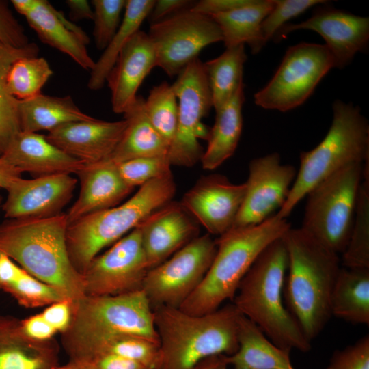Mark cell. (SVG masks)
<instances>
[{
    "label": "cell",
    "mask_w": 369,
    "mask_h": 369,
    "mask_svg": "<svg viewBox=\"0 0 369 369\" xmlns=\"http://www.w3.org/2000/svg\"><path fill=\"white\" fill-rule=\"evenodd\" d=\"M282 238L288 258L286 306L312 342L332 316L331 297L340 260L301 228H290Z\"/></svg>",
    "instance_id": "1"
},
{
    "label": "cell",
    "mask_w": 369,
    "mask_h": 369,
    "mask_svg": "<svg viewBox=\"0 0 369 369\" xmlns=\"http://www.w3.org/2000/svg\"><path fill=\"white\" fill-rule=\"evenodd\" d=\"M153 311L159 345L154 369H197L209 357L230 356L238 349L242 314L233 303L203 315L169 306Z\"/></svg>",
    "instance_id": "2"
},
{
    "label": "cell",
    "mask_w": 369,
    "mask_h": 369,
    "mask_svg": "<svg viewBox=\"0 0 369 369\" xmlns=\"http://www.w3.org/2000/svg\"><path fill=\"white\" fill-rule=\"evenodd\" d=\"M66 214L8 219L0 224V251L41 282L74 302L85 297L82 274L72 264L66 246Z\"/></svg>",
    "instance_id": "3"
},
{
    "label": "cell",
    "mask_w": 369,
    "mask_h": 369,
    "mask_svg": "<svg viewBox=\"0 0 369 369\" xmlns=\"http://www.w3.org/2000/svg\"><path fill=\"white\" fill-rule=\"evenodd\" d=\"M288 252L282 237L270 243L241 280L232 303L275 344L307 352L311 342L284 303Z\"/></svg>",
    "instance_id": "4"
},
{
    "label": "cell",
    "mask_w": 369,
    "mask_h": 369,
    "mask_svg": "<svg viewBox=\"0 0 369 369\" xmlns=\"http://www.w3.org/2000/svg\"><path fill=\"white\" fill-rule=\"evenodd\" d=\"M291 228L286 219L272 215L261 223L232 229L215 240L217 251L203 280L179 308L203 315L233 301L239 284L260 253Z\"/></svg>",
    "instance_id": "5"
},
{
    "label": "cell",
    "mask_w": 369,
    "mask_h": 369,
    "mask_svg": "<svg viewBox=\"0 0 369 369\" xmlns=\"http://www.w3.org/2000/svg\"><path fill=\"white\" fill-rule=\"evenodd\" d=\"M333 119L324 139L300 153V165L283 206L276 213L286 219L320 182L342 168L369 160V124L358 106L336 100Z\"/></svg>",
    "instance_id": "6"
},
{
    "label": "cell",
    "mask_w": 369,
    "mask_h": 369,
    "mask_svg": "<svg viewBox=\"0 0 369 369\" xmlns=\"http://www.w3.org/2000/svg\"><path fill=\"white\" fill-rule=\"evenodd\" d=\"M176 184L172 174L152 180L121 205L94 213L69 224L66 246L70 262L83 274L105 247L116 243L149 215L172 200Z\"/></svg>",
    "instance_id": "7"
},
{
    "label": "cell",
    "mask_w": 369,
    "mask_h": 369,
    "mask_svg": "<svg viewBox=\"0 0 369 369\" xmlns=\"http://www.w3.org/2000/svg\"><path fill=\"white\" fill-rule=\"evenodd\" d=\"M364 165L353 163L342 168L307 194L301 228L337 254L344 252L349 241Z\"/></svg>",
    "instance_id": "8"
},
{
    "label": "cell",
    "mask_w": 369,
    "mask_h": 369,
    "mask_svg": "<svg viewBox=\"0 0 369 369\" xmlns=\"http://www.w3.org/2000/svg\"><path fill=\"white\" fill-rule=\"evenodd\" d=\"M136 335L159 342L153 309L143 290L85 296L74 302L68 336Z\"/></svg>",
    "instance_id": "9"
},
{
    "label": "cell",
    "mask_w": 369,
    "mask_h": 369,
    "mask_svg": "<svg viewBox=\"0 0 369 369\" xmlns=\"http://www.w3.org/2000/svg\"><path fill=\"white\" fill-rule=\"evenodd\" d=\"M333 68V59L325 44L301 42L290 46L272 79L254 94V102L281 112L295 109Z\"/></svg>",
    "instance_id": "10"
},
{
    "label": "cell",
    "mask_w": 369,
    "mask_h": 369,
    "mask_svg": "<svg viewBox=\"0 0 369 369\" xmlns=\"http://www.w3.org/2000/svg\"><path fill=\"white\" fill-rule=\"evenodd\" d=\"M178 100V113L168 159L172 165L191 167L201 161L204 149L199 139L208 140L210 128L202 120L213 107L203 62L197 58L184 67L172 85Z\"/></svg>",
    "instance_id": "11"
},
{
    "label": "cell",
    "mask_w": 369,
    "mask_h": 369,
    "mask_svg": "<svg viewBox=\"0 0 369 369\" xmlns=\"http://www.w3.org/2000/svg\"><path fill=\"white\" fill-rule=\"evenodd\" d=\"M216 251V241L206 234L149 269L142 290L152 309L159 306L179 308L203 280Z\"/></svg>",
    "instance_id": "12"
},
{
    "label": "cell",
    "mask_w": 369,
    "mask_h": 369,
    "mask_svg": "<svg viewBox=\"0 0 369 369\" xmlns=\"http://www.w3.org/2000/svg\"><path fill=\"white\" fill-rule=\"evenodd\" d=\"M147 33L155 49L156 67L169 77L177 76L207 46L223 42L213 18L191 8L150 24Z\"/></svg>",
    "instance_id": "13"
},
{
    "label": "cell",
    "mask_w": 369,
    "mask_h": 369,
    "mask_svg": "<svg viewBox=\"0 0 369 369\" xmlns=\"http://www.w3.org/2000/svg\"><path fill=\"white\" fill-rule=\"evenodd\" d=\"M148 270L136 227L88 264L82 274L85 296L117 295L142 290Z\"/></svg>",
    "instance_id": "14"
},
{
    "label": "cell",
    "mask_w": 369,
    "mask_h": 369,
    "mask_svg": "<svg viewBox=\"0 0 369 369\" xmlns=\"http://www.w3.org/2000/svg\"><path fill=\"white\" fill-rule=\"evenodd\" d=\"M297 171L273 152L251 160L243 203L230 230L257 226L284 204Z\"/></svg>",
    "instance_id": "15"
},
{
    "label": "cell",
    "mask_w": 369,
    "mask_h": 369,
    "mask_svg": "<svg viewBox=\"0 0 369 369\" xmlns=\"http://www.w3.org/2000/svg\"><path fill=\"white\" fill-rule=\"evenodd\" d=\"M317 5L306 20L286 24L274 38L277 40L297 30H311L325 41L336 68H344L355 55L366 52L369 43V18L327 5Z\"/></svg>",
    "instance_id": "16"
},
{
    "label": "cell",
    "mask_w": 369,
    "mask_h": 369,
    "mask_svg": "<svg viewBox=\"0 0 369 369\" xmlns=\"http://www.w3.org/2000/svg\"><path fill=\"white\" fill-rule=\"evenodd\" d=\"M245 183L233 184L224 176H204L180 203L208 234L219 236L232 226L243 201Z\"/></svg>",
    "instance_id": "17"
},
{
    "label": "cell",
    "mask_w": 369,
    "mask_h": 369,
    "mask_svg": "<svg viewBox=\"0 0 369 369\" xmlns=\"http://www.w3.org/2000/svg\"><path fill=\"white\" fill-rule=\"evenodd\" d=\"M77 180L59 174L16 180L7 189L1 205L5 217L44 218L59 215L73 195Z\"/></svg>",
    "instance_id": "18"
},
{
    "label": "cell",
    "mask_w": 369,
    "mask_h": 369,
    "mask_svg": "<svg viewBox=\"0 0 369 369\" xmlns=\"http://www.w3.org/2000/svg\"><path fill=\"white\" fill-rule=\"evenodd\" d=\"M149 269L160 264L198 236V223L182 204L172 200L137 226Z\"/></svg>",
    "instance_id": "19"
},
{
    "label": "cell",
    "mask_w": 369,
    "mask_h": 369,
    "mask_svg": "<svg viewBox=\"0 0 369 369\" xmlns=\"http://www.w3.org/2000/svg\"><path fill=\"white\" fill-rule=\"evenodd\" d=\"M40 40L70 57L82 68L92 70L95 62L88 54L90 38L79 26L67 19L46 0H12Z\"/></svg>",
    "instance_id": "20"
},
{
    "label": "cell",
    "mask_w": 369,
    "mask_h": 369,
    "mask_svg": "<svg viewBox=\"0 0 369 369\" xmlns=\"http://www.w3.org/2000/svg\"><path fill=\"white\" fill-rule=\"evenodd\" d=\"M126 121L107 122L94 118L62 124L49 131L46 139L84 164L108 159L120 141Z\"/></svg>",
    "instance_id": "21"
},
{
    "label": "cell",
    "mask_w": 369,
    "mask_h": 369,
    "mask_svg": "<svg viewBox=\"0 0 369 369\" xmlns=\"http://www.w3.org/2000/svg\"><path fill=\"white\" fill-rule=\"evenodd\" d=\"M154 67V45L148 33L139 30L120 51L106 78L114 113H124L135 102L139 87Z\"/></svg>",
    "instance_id": "22"
},
{
    "label": "cell",
    "mask_w": 369,
    "mask_h": 369,
    "mask_svg": "<svg viewBox=\"0 0 369 369\" xmlns=\"http://www.w3.org/2000/svg\"><path fill=\"white\" fill-rule=\"evenodd\" d=\"M75 174L81 189L66 214L68 225L87 215L117 206L133 190L122 178L117 164L109 159L85 164Z\"/></svg>",
    "instance_id": "23"
},
{
    "label": "cell",
    "mask_w": 369,
    "mask_h": 369,
    "mask_svg": "<svg viewBox=\"0 0 369 369\" xmlns=\"http://www.w3.org/2000/svg\"><path fill=\"white\" fill-rule=\"evenodd\" d=\"M1 156L21 173L27 172L36 177L76 174L85 165L37 133L20 131Z\"/></svg>",
    "instance_id": "24"
},
{
    "label": "cell",
    "mask_w": 369,
    "mask_h": 369,
    "mask_svg": "<svg viewBox=\"0 0 369 369\" xmlns=\"http://www.w3.org/2000/svg\"><path fill=\"white\" fill-rule=\"evenodd\" d=\"M58 365L55 339L31 340L21 332L19 320L0 316V369H55Z\"/></svg>",
    "instance_id": "25"
},
{
    "label": "cell",
    "mask_w": 369,
    "mask_h": 369,
    "mask_svg": "<svg viewBox=\"0 0 369 369\" xmlns=\"http://www.w3.org/2000/svg\"><path fill=\"white\" fill-rule=\"evenodd\" d=\"M69 359L97 353L118 355L154 369L159 358V342L131 334L95 336L62 335Z\"/></svg>",
    "instance_id": "26"
},
{
    "label": "cell",
    "mask_w": 369,
    "mask_h": 369,
    "mask_svg": "<svg viewBox=\"0 0 369 369\" xmlns=\"http://www.w3.org/2000/svg\"><path fill=\"white\" fill-rule=\"evenodd\" d=\"M144 98L137 96L123 113L126 126L115 150L108 158L115 163L127 160L167 156L169 144L149 121L144 108Z\"/></svg>",
    "instance_id": "27"
},
{
    "label": "cell",
    "mask_w": 369,
    "mask_h": 369,
    "mask_svg": "<svg viewBox=\"0 0 369 369\" xmlns=\"http://www.w3.org/2000/svg\"><path fill=\"white\" fill-rule=\"evenodd\" d=\"M237 351L228 356L234 369H295L290 351L273 343L252 321L241 315Z\"/></svg>",
    "instance_id": "28"
},
{
    "label": "cell",
    "mask_w": 369,
    "mask_h": 369,
    "mask_svg": "<svg viewBox=\"0 0 369 369\" xmlns=\"http://www.w3.org/2000/svg\"><path fill=\"white\" fill-rule=\"evenodd\" d=\"M244 101L243 84L223 106L215 111V123L200 161L203 169L213 170L234 153L242 132Z\"/></svg>",
    "instance_id": "29"
},
{
    "label": "cell",
    "mask_w": 369,
    "mask_h": 369,
    "mask_svg": "<svg viewBox=\"0 0 369 369\" xmlns=\"http://www.w3.org/2000/svg\"><path fill=\"white\" fill-rule=\"evenodd\" d=\"M20 131H50L70 122L90 121L95 118L79 109L70 96H53L40 94L33 98L18 100Z\"/></svg>",
    "instance_id": "30"
},
{
    "label": "cell",
    "mask_w": 369,
    "mask_h": 369,
    "mask_svg": "<svg viewBox=\"0 0 369 369\" xmlns=\"http://www.w3.org/2000/svg\"><path fill=\"white\" fill-rule=\"evenodd\" d=\"M273 5V0H252L238 9L210 16L220 27L226 48L247 44L256 54L265 46L261 25Z\"/></svg>",
    "instance_id": "31"
},
{
    "label": "cell",
    "mask_w": 369,
    "mask_h": 369,
    "mask_svg": "<svg viewBox=\"0 0 369 369\" xmlns=\"http://www.w3.org/2000/svg\"><path fill=\"white\" fill-rule=\"evenodd\" d=\"M332 316L354 324L369 323V269L341 266L331 297Z\"/></svg>",
    "instance_id": "32"
},
{
    "label": "cell",
    "mask_w": 369,
    "mask_h": 369,
    "mask_svg": "<svg viewBox=\"0 0 369 369\" xmlns=\"http://www.w3.org/2000/svg\"><path fill=\"white\" fill-rule=\"evenodd\" d=\"M0 290L27 308L47 306L68 299L55 287L38 279L0 251Z\"/></svg>",
    "instance_id": "33"
},
{
    "label": "cell",
    "mask_w": 369,
    "mask_h": 369,
    "mask_svg": "<svg viewBox=\"0 0 369 369\" xmlns=\"http://www.w3.org/2000/svg\"><path fill=\"white\" fill-rule=\"evenodd\" d=\"M154 0H126L123 18L113 37L94 68L90 71L87 87L91 90L101 89L107 76L118 55L129 40L139 31L144 20L148 18Z\"/></svg>",
    "instance_id": "34"
},
{
    "label": "cell",
    "mask_w": 369,
    "mask_h": 369,
    "mask_svg": "<svg viewBox=\"0 0 369 369\" xmlns=\"http://www.w3.org/2000/svg\"><path fill=\"white\" fill-rule=\"evenodd\" d=\"M246 60L245 45L241 44L226 48L219 56L203 63L215 111L223 106L243 84Z\"/></svg>",
    "instance_id": "35"
},
{
    "label": "cell",
    "mask_w": 369,
    "mask_h": 369,
    "mask_svg": "<svg viewBox=\"0 0 369 369\" xmlns=\"http://www.w3.org/2000/svg\"><path fill=\"white\" fill-rule=\"evenodd\" d=\"M39 48L34 42L14 47L0 41V152L2 153L20 131L18 102L7 90L6 78L13 63L24 57L38 56Z\"/></svg>",
    "instance_id": "36"
},
{
    "label": "cell",
    "mask_w": 369,
    "mask_h": 369,
    "mask_svg": "<svg viewBox=\"0 0 369 369\" xmlns=\"http://www.w3.org/2000/svg\"><path fill=\"white\" fill-rule=\"evenodd\" d=\"M342 266L369 269V174H364L359 188L348 245L342 254Z\"/></svg>",
    "instance_id": "37"
},
{
    "label": "cell",
    "mask_w": 369,
    "mask_h": 369,
    "mask_svg": "<svg viewBox=\"0 0 369 369\" xmlns=\"http://www.w3.org/2000/svg\"><path fill=\"white\" fill-rule=\"evenodd\" d=\"M53 74L48 62L44 57L29 56L16 60L6 78L9 94L18 100L33 98Z\"/></svg>",
    "instance_id": "38"
},
{
    "label": "cell",
    "mask_w": 369,
    "mask_h": 369,
    "mask_svg": "<svg viewBox=\"0 0 369 369\" xmlns=\"http://www.w3.org/2000/svg\"><path fill=\"white\" fill-rule=\"evenodd\" d=\"M144 108L151 124L169 146L178 113V100L172 85L163 81L154 86L144 100Z\"/></svg>",
    "instance_id": "39"
},
{
    "label": "cell",
    "mask_w": 369,
    "mask_h": 369,
    "mask_svg": "<svg viewBox=\"0 0 369 369\" xmlns=\"http://www.w3.org/2000/svg\"><path fill=\"white\" fill-rule=\"evenodd\" d=\"M116 164L123 180L133 189L172 174L167 156L136 158Z\"/></svg>",
    "instance_id": "40"
},
{
    "label": "cell",
    "mask_w": 369,
    "mask_h": 369,
    "mask_svg": "<svg viewBox=\"0 0 369 369\" xmlns=\"http://www.w3.org/2000/svg\"><path fill=\"white\" fill-rule=\"evenodd\" d=\"M93 36L97 49L104 50L122 21L126 0H93Z\"/></svg>",
    "instance_id": "41"
},
{
    "label": "cell",
    "mask_w": 369,
    "mask_h": 369,
    "mask_svg": "<svg viewBox=\"0 0 369 369\" xmlns=\"http://www.w3.org/2000/svg\"><path fill=\"white\" fill-rule=\"evenodd\" d=\"M327 3L324 0H273V5L263 20L261 33L264 44L273 39L287 22L318 5Z\"/></svg>",
    "instance_id": "42"
},
{
    "label": "cell",
    "mask_w": 369,
    "mask_h": 369,
    "mask_svg": "<svg viewBox=\"0 0 369 369\" xmlns=\"http://www.w3.org/2000/svg\"><path fill=\"white\" fill-rule=\"evenodd\" d=\"M327 369H369V336L335 351Z\"/></svg>",
    "instance_id": "43"
},
{
    "label": "cell",
    "mask_w": 369,
    "mask_h": 369,
    "mask_svg": "<svg viewBox=\"0 0 369 369\" xmlns=\"http://www.w3.org/2000/svg\"><path fill=\"white\" fill-rule=\"evenodd\" d=\"M0 41L14 47H23L30 42L9 3L4 0H0Z\"/></svg>",
    "instance_id": "44"
},
{
    "label": "cell",
    "mask_w": 369,
    "mask_h": 369,
    "mask_svg": "<svg viewBox=\"0 0 369 369\" xmlns=\"http://www.w3.org/2000/svg\"><path fill=\"white\" fill-rule=\"evenodd\" d=\"M73 305L72 300L64 299L46 306L40 314L57 333L63 334L71 325Z\"/></svg>",
    "instance_id": "45"
},
{
    "label": "cell",
    "mask_w": 369,
    "mask_h": 369,
    "mask_svg": "<svg viewBox=\"0 0 369 369\" xmlns=\"http://www.w3.org/2000/svg\"><path fill=\"white\" fill-rule=\"evenodd\" d=\"M89 369H150L133 360L108 353H97L76 359Z\"/></svg>",
    "instance_id": "46"
},
{
    "label": "cell",
    "mask_w": 369,
    "mask_h": 369,
    "mask_svg": "<svg viewBox=\"0 0 369 369\" xmlns=\"http://www.w3.org/2000/svg\"><path fill=\"white\" fill-rule=\"evenodd\" d=\"M19 327L25 336L38 342L53 340L54 336L57 333L40 313L19 320Z\"/></svg>",
    "instance_id": "47"
},
{
    "label": "cell",
    "mask_w": 369,
    "mask_h": 369,
    "mask_svg": "<svg viewBox=\"0 0 369 369\" xmlns=\"http://www.w3.org/2000/svg\"><path fill=\"white\" fill-rule=\"evenodd\" d=\"M195 1L189 0H157L148 16L151 24L169 18L181 11L191 8Z\"/></svg>",
    "instance_id": "48"
},
{
    "label": "cell",
    "mask_w": 369,
    "mask_h": 369,
    "mask_svg": "<svg viewBox=\"0 0 369 369\" xmlns=\"http://www.w3.org/2000/svg\"><path fill=\"white\" fill-rule=\"evenodd\" d=\"M252 0H201L195 1L193 11L212 16L226 13L249 3Z\"/></svg>",
    "instance_id": "49"
},
{
    "label": "cell",
    "mask_w": 369,
    "mask_h": 369,
    "mask_svg": "<svg viewBox=\"0 0 369 369\" xmlns=\"http://www.w3.org/2000/svg\"><path fill=\"white\" fill-rule=\"evenodd\" d=\"M66 3L70 9V20H79L83 19H93V9L91 8L90 3L87 1L67 0Z\"/></svg>",
    "instance_id": "50"
},
{
    "label": "cell",
    "mask_w": 369,
    "mask_h": 369,
    "mask_svg": "<svg viewBox=\"0 0 369 369\" xmlns=\"http://www.w3.org/2000/svg\"><path fill=\"white\" fill-rule=\"evenodd\" d=\"M19 178H21V172L0 156V188L6 190Z\"/></svg>",
    "instance_id": "51"
},
{
    "label": "cell",
    "mask_w": 369,
    "mask_h": 369,
    "mask_svg": "<svg viewBox=\"0 0 369 369\" xmlns=\"http://www.w3.org/2000/svg\"><path fill=\"white\" fill-rule=\"evenodd\" d=\"M228 356L219 355L205 359L197 369H228Z\"/></svg>",
    "instance_id": "52"
},
{
    "label": "cell",
    "mask_w": 369,
    "mask_h": 369,
    "mask_svg": "<svg viewBox=\"0 0 369 369\" xmlns=\"http://www.w3.org/2000/svg\"><path fill=\"white\" fill-rule=\"evenodd\" d=\"M55 369H89V368L79 361L69 360L68 363L64 365L59 364L55 368Z\"/></svg>",
    "instance_id": "53"
},
{
    "label": "cell",
    "mask_w": 369,
    "mask_h": 369,
    "mask_svg": "<svg viewBox=\"0 0 369 369\" xmlns=\"http://www.w3.org/2000/svg\"><path fill=\"white\" fill-rule=\"evenodd\" d=\"M1 197L0 196V207L1 206Z\"/></svg>",
    "instance_id": "54"
},
{
    "label": "cell",
    "mask_w": 369,
    "mask_h": 369,
    "mask_svg": "<svg viewBox=\"0 0 369 369\" xmlns=\"http://www.w3.org/2000/svg\"><path fill=\"white\" fill-rule=\"evenodd\" d=\"M1 156V152H0V156Z\"/></svg>",
    "instance_id": "55"
}]
</instances>
